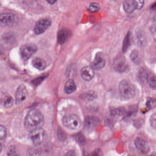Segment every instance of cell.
Returning a JSON list of instances; mask_svg holds the SVG:
<instances>
[{"mask_svg":"<svg viewBox=\"0 0 156 156\" xmlns=\"http://www.w3.org/2000/svg\"><path fill=\"white\" fill-rule=\"evenodd\" d=\"M123 8L125 11L127 13H131L136 9L133 1L126 0L123 2Z\"/></svg>","mask_w":156,"mask_h":156,"instance_id":"20","label":"cell"},{"mask_svg":"<svg viewBox=\"0 0 156 156\" xmlns=\"http://www.w3.org/2000/svg\"><path fill=\"white\" fill-rule=\"evenodd\" d=\"M150 122L151 126L154 129H156V113L151 115L150 119Z\"/></svg>","mask_w":156,"mask_h":156,"instance_id":"28","label":"cell"},{"mask_svg":"<svg viewBox=\"0 0 156 156\" xmlns=\"http://www.w3.org/2000/svg\"><path fill=\"white\" fill-rule=\"evenodd\" d=\"M126 110L123 107H119L114 109H111L110 113L112 115L121 116L126 113Z\"/></svg>","mask_w":156,"mask_h":156,"instance_id":"23","label":"cell"},{"mask_svg":"<svg viewBox=\"0 0 156 156\" xmlns=\"http://www.w3.org/2000/svg\"><path fill=\"white\" fill-rule=\"evenodd\" d=\"M130 58L131 62L136 64L140 63V58L138 51L136 50H133L130 54Z\"/></svg>","mask_w":156,"mask_h":156,"instance_id":"21","label":"cell"},{"mask_svg":"<svg viewBox=\"0 0 156 156\" xmlns=\"http://www.w3.org/2000/svg\"><path fill=\"white\" fill-rule=\"evenodd\" d=\"M119 90L120 97L124 100H129L136 94V89L134 85L129 81L125 79L119 83Z\"/></svg>","mask_w":156,"mask_h":156,"instance_id":"2","label":"cell"},{"mask_svg":"<svg viewBox=\"0 0 156 156\" xmlns=\"http://www.w3.org/2000/svg\"><path fill=\"white\" fill-rule=\"evenodd\" d=\"M99 119L94 116H87L85 121L84 127L87 131L93 130L100 124Z\"/></svg>","mask_w":156,"mask_h":156,"instance_id":"10","label":"cell"},{"mask_svg":"<svg viewBox=\"0 0 156 156\" xmlns=\"http://www.w3.org/2000/svg\"><path fill=\"white\" fill-rule=\"evenodd\" d=\"M146 81L152 89L156 90V76L154 74L147 73Z\"/></svg>","mask_w":156,"mask_h":156,"instance_id":"19","label":"cell"},{"mask_svg":"<svg viewBox=\"0 0 156 156\" xmlns=\"http://www.w3.org/2000/svg\"><path fill=\"white\" fill-rule=\"evenodd\" d=\"M136 9L141 10L144 7L145 0H132Z\"/></svg>","mask_w":156,"mask_h":156,"instance_id":"25","label":"cell"},{"mask_svg":"<svg viewBox=\"0 0 156 156\" xmlns=\"http://www.w3.org/2000/svg\"><path fill=\"white\" fill-rule=\"evenodd\" d=\"M136 148L141 152L147 153L148 151L149 147L146 140L141 138L137 137L134 141Z\"/></svg>","mask_w":156,"mask_h":156,"instance_id":"13","label":"cell"},{"mask_svg":"<svg viewBox=\"0 0 156 156\" xmlns=\"http://www.w3.org/2000/svg\"><path fill=\"white\" fill-rule=\"evenodd\" d=\"M151 9H152L155 10H156V2H155V3L153 4L152 6H151Z\"/></svg>","mask_w":156,"mask_h":156,"instance_id":"33","label":"cell"},{"mask_svg":"<svg viewBox=\"0 0 156 156\" xmlns=\"http://www.w3.org/2000/svg\"><path fill=\"white\" fill-rule=\"evenodd\" d=\"M24 123L26 129L30 131L35 129L41 128L44 124V117L40 110L33 109L27 114Z\"/></svg>","mask_w":156,"mask_h":156,"instance_id":"1","label":"cell"},{"mask_svg":"<svg viewBox=\"0 0 156 156\" xmlns=\"http://www.w3.org/2000/svg\"><path fill=\"white\" fill-rule=\"evenodd\" d=\"M136 41L140 46H144L147 44V38L142 31L137 32L136 34Z\"/></svg>","mask_w":156,"mask_h":156,"instance_id":"18","label":"cell"},{"mask_svg":"<svg viewBox=\"0 0 156 156\" xmlns=\"http://www.w3.org/2000/svg\"><path fill=\"white\" fill-rule=\"evenodd\" d=\"M130 34L129 33L127 34L125 37V39L123 42V46H122V51L124 53L126 52L127 51L129 46L130 45V42H131V38H130Z\"/></svg>","mask_w":156,"mask_h":156,"instance_id":"22","label":"cell"},{"mask_svg":"<svg viewBox=\"0 0 156 156\" xmlns=\"http://www.w3.org/2000/svg\"><path fill=\"white\" fill-rule=\"evenodd\" d=\"M51 24V22L48 19L41 20L36 23L34 28L36 34H40L44 33Z\"/></svg>","mask_w":156,"mask_h":156,"instance_id":"8","label":"cell"},{"mask_svg":"<svg viewBox=\"0 0 156 156\" xmlns=\"http://www.w3.org/2000/svg\"><path fill=\"white\" fill-rule=\"evenodd\" d=\"M114 1H117V0H114Z\"/></svg>","mask_w":156,"mask_h":156,"instance_id":"34","label":"cell"},{"mask_svg":"<svg viewBox=\"0 0 156 156\" xmlns=\"http://www.w3.org/2000/svg\"><path fill=\"white\" fill-rule=\"evenodd\" d=\"M113 67L116 72L120 73H126L129 69V66L124 57L122 56L116 57L113 63Z\"/></svg>","mask_w":156,"mask_h":156,"instance_id":"6","label":"cell"},{"mask_svg":"<svg viewBox=\"0 0 156 156\" xmlns=\"http://www.w3.org/2000/svg\"><path fill=\"white\" fill-rule=\"evenodd\" d=\"M37 47L31 44H24L20 49V55L23 60L27 61L37 51Z\"/></svg>","mask_w":156,"mask_h":156,"instance_id":"5","label":"cell"},{"mask_svg":"<svg viewBox=\"0 0 156 156\" xmlns=\"http://www.w3.org/2000/svg\"><path fill=\"white\" fill-rule=\"evenodd\" d=\"M46 1L49 4H52V5L55 3L57 1V0H46Z\"/></svg>","mask_w":156,"mask_h":156,"instance_id":"32","label":"cell"},{"mask_svg":"<svg viewBox=\"0 0 156 156\" xmlns=\"http://www.w3.org/2000/svg\"><path fill=\"white\" fill-rule=\"evenodd\" d=\"M147 101V105L148 107H150L152 105H154V103L155 102V100L152 99V98H148Z\"/></svg>","mask_w":156,"mask_h":156,"instance_id":"29","label":"cell"},{"mask_svg":"<svg viewBox=\"0 0 156 156\" xmlns=\"http://www.w3.org/2000/svg\"><path fill=\"white\" fill-rule=\"evenodd\" d=\"M76 89L75 83L73 79H70L66 82L64 87V91L66 94H72L76 91Z\"/></svg>","mask_w":156,"mask_h":156,"instance_id":"17","label":"cell"},{"mask_svg":"<svg viewBox=\"0 0 156 156\" xmlns=\"http://www.w3.org/2000/svg\"><path fill=\"white\" fill-rule=\"evenodd\" d=\"M72 32L69 30L63 29L61 30L58 33L57 40L60 44H63L65 43L71 37Z\"/></svg>","mask_w":156,"mask_h":156,"instance_id":"14","label":"cell"},{"mask_svg":"<svg viewBox=\"0 0 156 156\" xmlns=\"http://www.w3.org/2000/svg\"><path fill=\"white\" fill-rule=\"evenodd\" d=\"M1 101L2 105L6 108L11 107L13 105V99L8 94H2Z\"/></svg>","mask_w":156,"mask_h":156,"instance_id":"15","label":"cell"},{"mask_svg":"<svg viewBox=\"0 0 156 156\" xmlns=\"http://www.w3.org/2000/svg\"><path fill=\"white\" fill-rule=\"evenodd\" d=\"M62 123L66 127L71 130H77L82 125V121L79 117L73 114H68L64 116Z\"/></svg>","mask_w":156,"mask_h":156,"instance_id":"3","label":"cell"},{"mask_svg":"<svg viewBox=\"0 0 156 156\" xmlns=\"http://www.w3.org/2000/svg\"><path fill=\"white\" fill-rule=\"evenodd\" d=\"M28 96V91L25 86L21 85L18 87L15 94V103L18 105L21 104L26 99Z\"/></svg>","mask_w":156,"mask_h":156,"instance_id":"9","label":"cell"},{"mask_svg":"<svg viewBox=\"0 0 156 156\" xmlns=\"http://www.w3.org/2000/svg\"><path fill=\"white\" fill-rule=\"evenodd\" d=\"M106 62L103 56L100 54L97 55L90 66L94 70L98 71L104 68Z\"/></svg>","mask_w":156,"mask_h":156,"instance_id":"11","label":"cell"},{"mask_svg":"<svg viewBox=\"0 0 156 156\" xmlns=\"http://www.w3.org/2000/svg\"><path fill=\"white\" fill-rule=\"evenodd\" d=\"M100 9V6L98 3L94 2L90 4L89 7V11L90 12L94 13L99 11Z\"/></svg>","mask_w":156,"mask_h":156,"instance_id":"26","label":"cell"},{"mask_svg":"<svg viewBox=\"0 0 156 156\" xmlns=\"http://www.w3.org/2000/svg\"><path fill=\"white\" fill-rule=\"evenodd\" d=\"M81 74V76L84 80L90 81L94 76V70L91 66H85L82 68Z\"/></svg>","mask_w":156,"mask_h":156,"instance_id":"12","label":"cell"},{"mask_svg":"<svg viewBox=\"0 0 156 156\" xmlns=\"http://www.w3.org/2000/svg\"><path fill=\"white\" fill-rule=\"evenodd\" d=\"M142 123H143V122H142V120H138L135 122L134 125H135V126L136 127H140Z\"/></svg>","mask_w":156,"mask_h":156,"instance_id":"31","label":"cell"},{"mask_svg":"<svg viewBox=\"0 0 156 156\" xmlns=\"http://www.w3.org/2000/svg\"><path fill=\"white\" fill-rule=\"evenodd\" d=\"M76 141L80 145H84L85 142L84 137L81 134H77L75 136Z\"/></svg>","mask_w":156,"mask_h":156,"instance_id":"27","label":"cell"},{"mask_svg":"<svg viewBox=\"0 0 156 156\" xmlns=\"http://www.w3.org/2000/svg\"><path fill=\"white\" fill-rule=\"evenodd\" d=\"M32 65L35 68L43 71L44 70L46 67V63L45 61L41 58H34L32 61Z\"/></svg>","mask_w":156,"mask_h":156,"instance_id":"16","label":"cell"},{"mask_svg":"<svg viewBox=\"0 0 156 156\" xmlns=\"http://www.w3.org/2000/svg\"><path fill=\"white\" fill-rule=\"evenodd\" d=\"M46 138V133L42 128L35 129L30 131L29 138L35 146L42 144Z\"/></svg>","mask_w":156,"mask_h":156,"instance_id":"4","label":"cell"},{"mask_svg":"<svg viewBox=\"0 0 156 156\" xmlns=\"http://www.w3.org/2000/svg\"><path fill=\"white\" fill-rule=\"evenodd\" d=\"M15 150L14 147H11L9 149V151H8V155H14L15 153Z\"/></svg>","mask_w":156,"mask_h":156,"instance_id":"30","label":"cell"},{"mask_svg":"<svg viewBox=\"0 0 156 156\" xmlns=\"http://www.w3.org/2000/svg\"></svg>","mask_w":156,"mask_h":156,"instance_id":"35","label":"cell"},{"mask_svg":"<svg viewBox=\"0 0 156 156\" xmlns=\"http://www.w3.org/2000/svg\"><path fill=\"white\" fill-rule=\"evenodd\" d=\"M7 129L5 126L1 125L0 127V140H1V143L5 140V139L7 136Z\"/></svg>","mask_w":156,"mask_h":156,"instance_id":"24","label":"cell"},{"mask_svg":"<svg viewBox=\"0 0 156 156\" xmlns=\"http://www.w3.org/2000/svg\"><path fill=\"white\" fill-rule=\"evenodd\" d=\"M18 22L17 16L12 13L2 14L0 18L1 25L3 27H9L15 25Z\"/></svg>","mask_w":156,"mask_h":156,"instance_id":"7","label":"cell"}]
</instances>
